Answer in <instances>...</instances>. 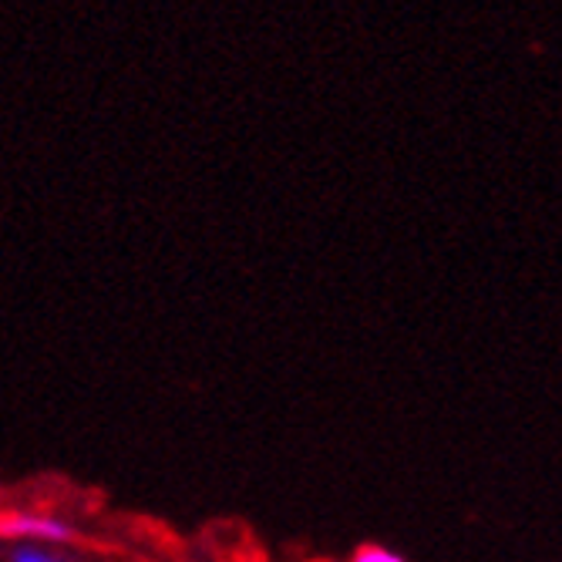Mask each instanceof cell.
Instances as JSON below:
<instances>
[{"mask_svg": "<svg viewBox=\"0 0 562 562\" xmlns=\"http://www.w3.org/2000/svg\"><path fill=\"white\" fill-rule=\"evenodd\" d=\"M350 562H407L404 552L391 549V546H381V542H368L361 549H353V559Z\"/></svg>", "mask_w": 562, "mask_h": 562, "instance_id": "cell-3", "label": "cell"}, {"mask_svg": "<svg viewBox=\"0 0 562 562\" xmlns=\"http://www.w3.org/2000/svg\"><path fill=\"white\" fill-rule=\"evenodd\" d=\"M0 539L14 546L65 549L78 542V529L68 519L37 513V508H4V513H0Z\"/></svg>", "mask_w": 562, "mask_h": 562, "instance_id": "cell-1", "label": "cell"}, {"mask_svg": "<svg viewBox=\"0 0 562 562\" xmlns=\"http://www.w3.org/2000/svg\"><path fill=\"white\" fill-rule=\"evenodd\" d=\"M8 562H71L61 549H47V546H14Z\"/></svg>", "mask_w": 562, "mask_h": 562, "instance_id": "cell-2", "label": "cell"}]
</instances>
